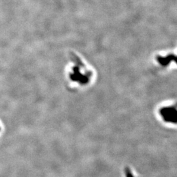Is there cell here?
I'll return each mask as SVG.
<instances>
[{"label": "cell", "instance_id": "6da1fadb", "mask_svg": "<svg viewBox=\"0 0 177 177\" xmlns=\"http://www.w3.org/2000/svg\"><path fill=\"white\" fill-rule=\"evenodd\" d=\"M157 115L165 125L177 127V101L161 104L157 109Z\"/></svg>", "mask_w": 177, "mask_h": 177}, {"label": "cell", "instance_id": "7a4b0ae2", "mask_svg": "<svg viewBox=\"0 0 177 177\" xmlns=\"http://www.w3.org/2000/svg\"><path fill=\"white\" fill-rule=\"evenodd\" d=\"M154 59V63L161 69L177 68V47L174 50L157 53L155 55Z\"/></svg>", "mask_w": 177, "mask_h": 177}]
</instances>
